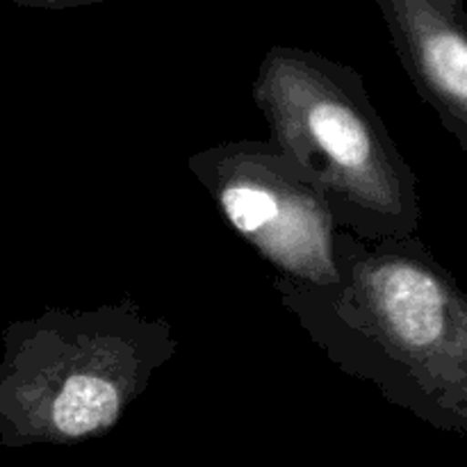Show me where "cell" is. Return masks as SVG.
<instances>
[{
    "mask_svg": "<svg viewBox=\"0 0 467 467\" xmlns=\"http://www.w3.org/2000/svg\"><path fill=\"white\" fill-rule=\"evenodd\" d=\"M3 345L0 431L7 442L105 433L178 351L171 324L132 299L46 308L9 324Z\"/></svg>",
    "mask_w": 467,
    "mask_h": 467,
    "instance_id": "7a4b0ae2",
    "label": "cell"
},
{
    "mask_svg": "<svg viewBox=\"0 0 467 467\" xmlns=\"http://www.w3.org/2000/svg\"><path fill=\"white\" fill-rule=\"evenodd\" d=\"M251 94L269 141L322 190L340 228L365 240L418 235V176L358 73L319 55L274 48Z\"/></svg>",
    "mask_w": 467,
    "mask_h": 467,
    "instance_id": "3957f363",
    "label": "cell"
},
{
    "mask_svg": "<svg viewBox=\"0 0 467 467\" xmlns=\"http://www.w3.org/2000/svg\"><path fill=\"white\" fill-rule=\"evenodd\" d=\"M187 167L223 222L269 265L274 281L308 287L337 281L340 223L322 190L274 141H222L190 155Z\"/></svg>",
    "mask_w": 467,
    "mask_h": 467,
    "instance_id": "277c9868",
    "label": "cell"
},
{
    "mask_svg": "<svg viewBox=\"0 0 467 467\" xmlns=\"http://www.w3.org/2000/svg\"><path fill=\"white\" fill-rule=\"evenodd\" d=\"M32 3H76V0H32Z\"/></svg>",
    "mask_w": 467,
    "mask_h": 467,
    "instance_id": "8992f818",
    "label": "cell"
},
{
    "mask_svg": "<svg viewBox=\"0 0 467 467\" xmlns=\"http://www.w3.org/2000/svg\"><path fill=\"white\" fill-rule=\"evenodd\" d=\"M337 281H274L336 368L441 429L467 422V296L418 235L365 240L340 228Z\"/></svg>",
    "mask_w": 467,
    "mask_h": 467,
    "instance_id": "6da1fadb",
    "label": "cell"
},
{
    "mask_svg": "<svg viewBox=\"0 0 467 467\" xmlns=\"http://www.w3.org/2000/svg\"><path fill=\"white\" fill-rule=\"evenodd\" d=\"M392 35L406 71L442 128L467 150V41L450 12L431 0H390Z\"/></svg>",
    "mask_w": 467,
    "mask_h": 467,
    "instance_id": "5b68a950",
    "label": "cell"
}]
</instances>
